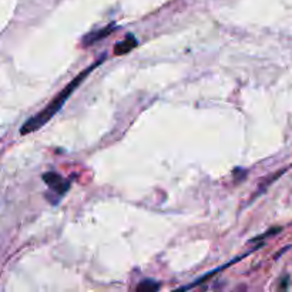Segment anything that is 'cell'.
<instances>
[{
  "label": "cell",
  "mask_w": 292,
  "mask_h": 292,
  "mask_svg": "<svg viewBox=\"0 0 292 292\" xmlns=\"http://www.w3.org/2000/svg\"><path fill=\"white\" fill-rule=\"evenodd\" d=\"M106 60V56H103L102 59H99L95 63H93L90 67H87L86 70H83L80 74H77V77H74L73 80H71L66 87H64L60 93H59L53 100H51L47 106H46L40 113H37L36 115H33V117H30L29 120L26 121L25 124H23V127L20 128V134H23V135H26V134H30V133H34L36 130H38L40 127H43L45 124H47L49 121L51 120V117L54 114H57L59 110L63 107V104L66 102H67V99L70 97L71 94H73V91L80 86L83 83V80L86 79V77L89 76L91 71L94 70V69H97L100 64L103 63Z\"/></svg>",
  "instance_id": "obj_1"
},
{
  "label": "cell",
  "mask_w": 292,
  "mask_h": 292,
  "mask_svg": "<svg viewBox=\"0 0 292 292\" xmlns=\"http://www.w3.org/2000/svg\"><path fill=\"white\" fill-rule=\"evenodd\" d=\"M42 178H43V181L50 187L51 190L56 191L59 194L67 192L69 187H70V183H69V181H64L62 176H59L57 172H46V174H43V177Z\"/></svg>",
  "instance_id": "obj_2"
},
{
  "label": "cell",
  "mask_w": 292,
  "mask_h": 292,
  "mask_svg": "<svg viewBox=\"0 0 292 292\" xmlns=\"http://www.w3.org/2000/svg\"><path fill=\"white\" fill-rule=\"evenodd\" d=\"M135 46H137V38L134 37L133 34H127L124 40H121L114 46V54H117V56L127 54L133 50Z\"/></svg>",
  "instance_id": "obj_3"
},
{
  "label": "cell",
  "mask_w": 292,
  "mask_h": 292,
  "mask_svg": "<svg viewBox=\"0 0 292 292\" xmlns=\"http://www.w3.org/2000/svg\"><path fill=\"white\" fill-rule=\"evenodd\" d=\"M115 26H107V27H104V29H102V30H97V32H93L91 34H89V36H86L84 37V40H83V45L87 46V45H93V43H95V42H99L100 38H104L107 37L110 33L114 32Z\"/></svg>",
  "instance_id": "obj_4"
},
{
  "label": "cell",
  "mask_w": 292,
  "mask_h": 292,
  "mask_svg": "<svg viewBox=\"0 0 292 292\" xmlns=\"http://www.w3.org/2000/svg\"><path fill=\"white\" fill-rule=\"evenodd\" d=\"M160 289V284L159 282H154L151 280H146L140 282L139 285H137V291L140 292H151V291H157Z\"/></svg>",
  "instance_id": "obj_5"
}]
</instances>
